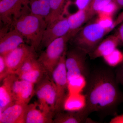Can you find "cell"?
Returning a JSON list of instances; mask_svg holds the SVG:
<instances>
[{
  "mask_svg": "<svg viewBox=\"0 0 123 123\" xmlns=\"http://www.w3.org/2000/svg\"><path fill=\"white\" fill-rule=\"evenodd\" d=\"M121 64L115 71L117 81L118 85L122 86L123 88V62Z\"/></svg>",
  "mask_w": 123,
  "mask_h": 123,
  "instance_id": "obj_29",
  "label": "cell"
},
{
  "mask_svg": "<svg viewBox=\"0 0 123 123\" xmlns=\"http://www.w3.org/2000/svg\"><path fill=\"white\" fill-rule=\"evenodd\" d=\"M116 3L118 9L123 8V0H112Z\"/></svg>",
  "mask_w": 123,
  "mask_h": 123,
  "instance_id": "obj_33",
  "label": "cell"
},
{
  "mask_svg": "<svg viewBox=\"0 0 123 123\" xmlns=\"http://www.w3.org/2000/svg\"><path fill=\"white\" fill-rule=\"evenodd\" d=\"M120 44L118 38L115 34L110 36L100 42L94 50L89 54L91 59H94L109 55Z\"/></svg>",
  "mask_w": 123,
  "mask_h": 123,
  "instance_id": "obj_17",
  "label": "cell"
},
{
  "mask_svg": "<svg viewBox=\"0 0 123 123\" xmlns=\"http://www.w3.org/2000/svg\"><path fill=\"white\" fill-rule=\"evenodd\" d=\"M47 26L45 18L30 12L19 18L14 23L11 28L17 30L36 52L40 50L43 33Z\"/></svg>",
  "mask_w": 123,
  "mask_h": 123,
  "instance_id": "obj_2",
  "label": "cell"
},
{
  "mask_svg": "<svg viewBox=\"0 0 123 123\" xmlns=\"http://www.w3.org/2000/svg\"><path fill=\"white\" fill-rule=\"evenodd\" d=\"M112 1V0H91L87 7L91 18L95 14H98L104 7Z\"/></svg>",
  "mask_w": 123,
  "mask_h": 123,
  "instance_id": "obj_25",
  "label": "cell"
},
{
  "mask_svg": "<svg viewBox=\"0 0 123 123\" xmlns=\"http://www.w3.org/2000/svg\"><path fill=\"white\" fill-rule=\"evenodd\" d=\"M115 35L118 38L120 44H123V23L117 29Z\"/></svg>",
  "mask_w": 123,
  "mask_h": 123,
  "instance_id": "obj_31",
  "label": "cell"
},
{
  "mask_svg": "<svg viewBox=\"0 0 123 123\" xmlns=\"http://www.w3.org/2000/svg\"><path fill=\"white\" fill-rule=\"evenodd\" d=\"M30 12L27 0H0V20L2 28L9 30L22 15Z\"/></svg>",
  "mask_w": 123,
  "mask_h": 123,
  "instance_id": "obj_6",
  "label": "cell"
},
{
  "mask_svg": "<svg viewBox=\"0 0 123 123\" xmlns=\"http://www.w3.org/2000/svg\"><path fill=\"white\" fill-rule=\"evenodd\" d=\"M90 122L81 110L78 111H63L55 114L54 123H82Z\"/></svg>",
  "mask_w": 123,
  "mask_h": 123,
  "instance_id": "obj_18",
  "label": "cell"
},
{
  "mask_svg": "<svg viewBox=\"0 0 123 123\" xmlns=\"http://www.w3.org/2000/svg\"><path fill=\"white\" fill-rule=\"evenodd\" d=\"M15 74H9L3 79L0 86V112L15 103L12 92V82Z\"/></svg>",
  "mask_w": 123,
  "mask_h": 123,
  "instance_id": "obj_16",
  "label": "cell"
},
{
  "mask_svg": "<svg viewBox=\"0 0 123 123\" xmlns=\"http://www.w3.org/2000/svg\"><path fill=\"white\" fill-rule=\"evenodd\" d=\"M69 31L68 19L64 15L48 24L43 33L40 50L46 48L55 40L66 35Z\"/></svg>",
  "mask_w": 123,
  "mask_h": 123,
  "instance_id": "obj_9",
  "label": "cell"
},
{
  "mask_svg": "<svg viewBox=\"0 0 123 123\" xmlns=\"http://www.w3.org/2000/svg\"><path fill=\"white\" fill-rule=\"evenodd\" d=\"M0 55L6 56L21 44L25 43L24 37L13 28L0 33Z\"/></svg>",
  "mask_w": 123,
  "mask_h": 123,
  "instance_id": "obj_12",
  "label": "cell"
},
{
  "mask_svg": "<svg viewBox=\"0 0 123 123\" xmlns=\"http://www.w3.org/2000/svg\"><path fill=\"white\" fill-rule=\"evenodd\" d=\"M36 52L29 44H21L5 56L9 74H14L31 54Z\"/></svg>",
  "mask_w": 123,
  "mask_h": 123,
  "instance_id": "obj_11",
  "label": "cell"
},
{
  "mask_svg": "<svg viewBox=\"0 0 123 123\" xmlns=\"http://www.w3.org/2000/svg\"><path fill=\"white\" fill-rule=\"evenodd\" d=\"M30 13L46 20L50 11V0H27Z\"/></svg>",
  "mask_w": 123,
  "mask_h": 123,
  "instance_id": "obj_21",
  "label": "cell"
},
{
  "mask_svg": "<svg viewBox=\"0 0 123 123\" xmlns=\"http://www.w3.org/2000/svg\"><path fill=\"white\" fill-rule=\"evenodd\" d=\"M110 32L96 20L82 28L72 39H73V42L75 47L81 49L89 55L94 50L103 37Z\"/></svg>",
  "mask_w": 123,
  "mask_h": 123,
  "instance_id": "obj_3",
  "label": "cell"
},
{
  "mask_svg": "<svg viewBox=\"0 0 123 123\" xmlns=\"http://www.w3.org/2000/svg\"><path fill=\"white\" fill-rule=\"evenodd\" d=\"M8 71L5 56L0 55V81L9 75Z\"/></svg>",
  "mask_w": 123,
  "mask_h": 123,
  "instance_id": "obj_27",
  "label": "cell"
},
{
  "mask_svg": "<svg viewBox=\"0 0 123 123\" xmlns=\"http://www.w3.org/2000/svg\"><path fill=\"white\" fill-rule=\"evenodd\" d=\"M11 88L16 103L27 105L35 95V85L19 79L16 74L12 82Z\"/></svg>",
  "mask_w": 123,
  "mask_h": 123,
  "instance_id": "obj_10",
  "label": "cell"
},
{
  "mask_svg": "<svg viewBox=\"0 0 123 123\" xmlns=\"http://www.w3.org/2000/svg\"><path fill=\"white\" fill-rule=\"evenodd\" d=\"M35 94L40 107L55 115L57 94L55 84L48 74L35 85Z\"/></svg>",
  "mask_w": 123,
  "mask_h": 123,
  "instance_id": "obj_8",
  "label": "cell"
},
{
  "mask_svg": "<svg viewBox=\"0 0 123 123\" xmlns=\"http://www.w3.org/2000/svg\"><path fill=\"white\" fill-rule=\"evenodd\" d=\"M66 51L62 56L51 76L57 94L55 114L64 111V104L69 95L68 80L65 65Z\"/></svg>",
  "mask_w": 123,
  "mask_h": 123,
  "instance_id": "obj_5",
  "label": "cell"
},
{
  "mask_svg": "<svg viewBox=\"0 0 123 123\" xmlns=\"http://www.w3.org/2000/svg\"><path fill=\"white\" fill-rule=\"evenodd\" d=\"M110 123H123V114L115 117L111 120Z\"/></svg>",
  "mask_w": 123,
  "mask_h": 123,
  "instance_id": "obj_32",
  "label": "cell"
},
{
  "mask_svg": "<svg viewBox=\"0 0 123 123\" xmlns=\"http://www.w3.org/2000/svg\"><path fill=\"white\" fill-rule=\"evenodd\" d=\"M98 14V17L96 21L101 26L109 30L110 31L116 26L113 21L112 16L102 12H99Z\"/></svg>",
  "mask_w": 123,
  "mask_h": 123,
  "instance_id": "obj_26",
  "label": "cell"
},
{
  "mask_svg": "<svg viewBox=\"0 0 123 123\" xmlns=\"http://www.w3.org/2000/svg\"><path fill=\"white\" fill-rule=\"evenodd\" d=\"M55 115L40 107L38 102L28 104L24 117V123H52Z\"/></svg>",
  "mask_w": 123,
  "mask_h": 123,
  "instance_id": "obj_13",
  "label": "cell"
},
{
  "mask_svg": "<svg viewBox=\"0 0 123 123\" xmlns=\"http://www.w3.org/2000/svg\"><path fill=\"white\" fill-rule=\"evenodd\" d=\"M86 104L85 97L81 92L70 94L67 97L64 106V110L78 111L83 109Z\"/></svg>",
  "mask_w": 123,
  "mask_h": 123,
  "instance_id": "obj_20",
  "label": "cell"
},
{
  "mask_svg": "<svg viewBox=\"0 0 123 123\" xmlns=\"http://www.w3.org/2000/svg\"><path fill=\"white\" fill-rule=\"evenodd\" d=\"M66 17L69 26L68 34L72 38L82 28L84 23L91 18L87 8L78 10L76 12L68 14Z\"/></svg>",
  "mask_w": 123,
  "mask_h": 123,
  "instance_id": "obj_15",
  "label": "cell"
},
{
  "mask_svg": "<svg viewBox=\"0 0 123 123\" xmlns=\"http://www.w3.org/2000/svg\"><path fill=\"white\" fill-rule=\"evenodd\" d=\"M27 105L15 103L8 107L0 112V123H24Z\"/></svg>",
  "mask_w": 123,
  "mask_h": 123,
  "instance_id": "obj_14",
  "label": "cell"
},
{
  "mask_svg": "<svg viewBox=\"0 0 123 123\" xmlns=\"http://www.w3.org/2000/svg\"><path fill=\"white\" fill-rule=\"evenodd\" d=\"M42 67H43L38 60L36 52H35L31 54L26 60L14 74L18 75Z\"/></svg>",
  "mask_w": 123,
  "mask_h": 123,
  "instance_id": "obj_23",
  "label": "cell"
},
{
  "mask_svg": "<svg viewBox=\"0 0 123 123\" xmlns=\"http://www.w3.org/2000/svg\"><path fill=\"white\" fill-rule=\"evenodd\" d=\"M69 3V0H50V13L46 20L47 25L64 15Z\"/></svg>",
  "mask_w": 123,
  "mask_h": 123,
  "instance_id": "obj_19",
  "label": "cell"
},
{
  "mask_svg": "<svg viewBox=\"0 0 123 123\" xmlns=\"http://www.w3.org/2000/svg\"><path fill=\"white\" fill-rule=\"evenodd\" d=\"M118 9V8L116 3L112 0L104 7L99 12H102L111 16H113V14Z\"/></svg>",
  "mask_w": 123,
  "mask_h": 123,
  "instance_id": "obj_28",
  "label": "cell"
},
{
  "mask_svg": "<svg viewBox=\"0 0 123 123\" xmlns=\"http://www.w3.org/2000/svg\"><path fill=\"white\" fill-rule=\"evenodd\" d=\"M119 85L115 72L111 68H99L90 72L82 90L86 100L81 110L84 115L88 117L94 112L103 116L114 114L123 102Z\"/></svg>",
  "mask_w": 123,
  "mask_h": 123,
  "instance_id": "obj_1",
  "label": "cell"
},
{
  "mask_svg": "<svg viewBox=\"0 0 123 123\" xmlns=\"http://www.w3.org/2000/svg\"><path fill=\"white\" fill-rule=\"evenodd\" d=\"M71 39L72 37L68 33L55 40L38 57L39 62L50 77L53 69L67 51V43Z\"/></svg>",
  "mask_w": 123,
  "mask_h": 123,
  "instance_id": "obj_4",
  "label": "cell"
},
{
  "mask_svg": "<svg viewBox=\"0 0 123 123\" xmlns=\"http://www.w3.org/2000/svg\"><path fill=\"white\" fill-rule=\"evenodd\" d=\"M106 63L111 67H115L123 62V53L116 49L111 53L103 57Z\"/></svg>",
  "mask_w": 123,
  "mask_h": 123,
  "instance_id": "obj_24",
  "label": "cell"
},
{
  "mask_svg": "<svg viewBox=\"0 0 123 123\" xmlns=\"http://www.w3.org/2000/svg\"><path fill=\"white\" fill-rule=\"evenodd\" d=\"M87 54L76 47L66 51L65 65L68 81L77 77L83 76L86 79L88 76L90 71L86 62Z\"/></svg>",
  "mask_w": 123,
  "mask_h": 123,
  "instance_id": "obj_7",
  "label": "cell"
},
{
  "mask_svg": "<svg viewBox=\"0 0 123 123\" xmlns=\"http://www.w3.org/2000/svg\"><path fill=\"white\" fill-rule=\"evenodd\" d=\"M47 74H48L46 70L43 67H42L17 76L19 79L35 85L40 81Z\"/></svg>",
  "mask_w": 123,
  "mask_h": 123,
  "instance_id": "obj_22",
  "label": "cell"
},
{
  "mask_svg": "<svg viewBox=\"0 0 123 123\" xmlns=\"http://www.w3.org/2000/svg\"><path fill=\"white\" fill-rule=\"evenodd\" d=\"M91 0H76L75 4L78 10H83L88 7Z\"/></svg>",
  "mask_w": 123,
  "mask_h": 123,
  "instance_id": "obj_30",
  "label": "cell"
}]
</instances>
